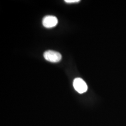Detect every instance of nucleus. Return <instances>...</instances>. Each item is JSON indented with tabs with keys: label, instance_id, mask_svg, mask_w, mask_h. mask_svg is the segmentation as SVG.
<instances>
[{
	"label": "nucleus",
	"instance_id": "nucleus-4",
	"mask_svg": "<svg viewBox=\"0 0 126 126\" xmlns=\"http://www.w3.org/2000/svg\"><path fill=\"white\" fill-rule=\"evenodd\" d=\"M64 1L66 3H77L80 1L79 0H65Z\"/></svg>",
	"mask_w": 126,
	"mask_h": 126
},
{
	"label": "nucleus",
	"instance_id": "nucleus-3",
	"mask_svg": "<svg viewBox=\"0 0 126 126\" xmlns=\"http://www.w3.org/2000/svg\"><path fill=\"white\" fill-rule=\"evenodd\" d=\"M43 24L46 28H51L57 25L58 23L57 18L53 16H47L43 19Z\"/></svg>",
	"mask_w": 126,
	"mask_h": 126
},
{
	"label": "nucleus",
	"instance_id": "nucleus-2",
	"mask_svg": "<svg viewBox=\"0 0 126 126\" xmlns=\"http://www.w3.org/2000/svg\"><path fill=\"white\" fill-rule=\"evenodd\" d=\"M73 86L75 90L79 94L85 93L88 89L85 81L80 78H77L74 79L73 82Z\"/></svg>",
	"mask_w": 126,
	"mask_h": 126
},
{
	"label": "nucleus",
	"instance_id": "nucleus-1",
	"mask_svg": "<svg viewBox=\"0 0 126 126\" xmlns=\"http://www.w3.org/2000/svg\"><path fill=\"white\" fill-rule=\"evenodd\" d=\"M45 59L52 63H57L59 62L62 59V55L59 52L52 50H46L44 53Z\"/></svg>",
	"mask_w": 126,
	"mask_h": 126
}]
</instances>
